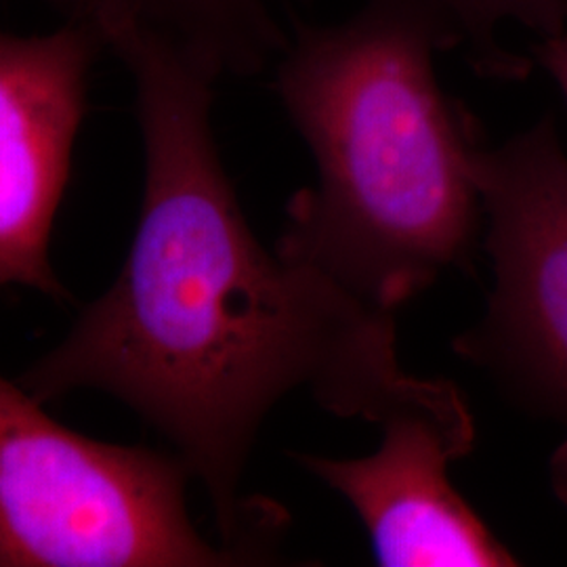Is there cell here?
<instances>
[{
  "label": "cell",
  "mask_w": 567,
  "mask_h": 567,
  "mask_svg": "<svg viewBox=\"0 0 567 567\" xmlns=\"http://www.w3.org/2000/svg\"><path fill=\"white\" fill-rule=\"evenodd\" d=\"M189 480L175 452L84 437L0 377V567L252 566L196 529Z\"/></svg>",
  "instance_id": "3957f363"
},
{
  "label": "cell",
  "mask_w": 567,
  "mask_h": 567,
  "mask_svg": "<svg viewBox=\"0 0 567 567\" xmlns=\"http://www.w3.org/2000/svg\"><path fill=\"white\" fill-rule=\"evenodd\" d=\"M456 49L431 0H364L339 23L292 9L274 63V91L316 163L276 250L393 313L442 274L468 269L482 240L484 131L435 72V58Z\"/></svg>",
  "instance_id": "7a4b0ae2"
},
{
  "label": "cell",
  "mask_w": 567,
  "mask_h": 567,
  "mask_svg": "<svg viewBox=\"0 0 567 567\" xmlns=\"http://www.w3.org/2000/svg\"><path fill=\"white\" fill-rule=\"evenodd\" d=\"M206 61L219 76H252L282 55L290 30L278 11L313 0H121Z\"/></svg>",
  "instance_id": "52a82bcc"
},
{
  "label": "cell",
  "mask_w": 567,
  "mask_h": 567,
  "mask_svg": "<svg viewBox=\"0 0 567 567\" xmlns=\"http://www.w3.org/2000/svg\"><path fill=\"white\" fill-rule=\"evenodd\" d=\"M82 16L135 84L142 217L116 282L18 383L41 404L82 389L128 405L203 484L221 543L269 564L286 513L240 496L261 426L292 393L377 425L405 377L395 313L257 240L213 135L221 76L206 61L121 0Z\"/></svg>",
  "instance_id": "6da1fadb"
},
{
  "label": "cell",
  "mask_w": 567,
  "mask_h": 567,
  "mask_svg": "<svg viewBox=\"0 0 567 567\" xmlns=\"http://www.w3.org/2000/svg\"><path fill=\"white\" fill-rule=\"evenodd\" d=\"M475 182L494 286L454 351L513 404L566 431L553 482L567 503V152L553 114L501 145L482 143Z\"/></svg>",
  "instance_id": "277c9868"
},
{
  "label": "cell",
  "mask_w": 567,
  "mask_h": 567,
  "mask_svg": "<svg viewBox=\"0 0 567 567\" xmlns=\"http://www.w3.org/2000/svg\"><path fill=\"white\" fill-rule=\"evenodd\" d=\"M532 55L534 63H538L557 84L567 103V32L536 42Z\"/></svg>",
  "instance_id": "9c48e42d"
},
{
  "label": "cell",
  "mask_w": 567,
  "mask_h": 567,
  "mask_svg": "<svg viewBox=\"0 0 567 567\" xmlns=\"http://www.w3.org/2000/svg\"><path fill=\"white\" fill-rule=\"evenodd\" d=\"M458 34L468 68L486 81L522 82L534 60L511 51L501 28L517 23L540 41L567 32V0H431Z\"/></svg>",
  "instance_id": "ba28073f"
},
{
  "label": "cell",
  "mask_w": 567,
  "mask_h": 567,
  "mask_svg": "<svg viewBox=\"0 0 567 567\" xmlns=\"http://www.w3.org/2000/svg\"><path fill=\"white\" fill-rule=\"evenodd\" d=\"M103 44L82 16L44 34L0 32V290L61 297L49 246Z\"/></svg>",
  "instance_id": "8992f818"
},
{
  "label": "cell",
  "mask_w": 567,
  "mask_h": 567,
  "mask_svg": "<svg viewBox=\"0 0 567 567\" xmlns=\"http://www.w3.org/2000/svg\"><path fill=\"white\" fill-rule=\"evenodd\" d=\"M377 425L383 440L368 456L297 454V463L355 511L379 566L519 564L450 484L447 466L475 446V423L458 386L404 377Z\"/></svg>",
  "instance_id": "5b68a950"
}]
</instances>
